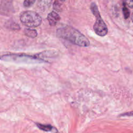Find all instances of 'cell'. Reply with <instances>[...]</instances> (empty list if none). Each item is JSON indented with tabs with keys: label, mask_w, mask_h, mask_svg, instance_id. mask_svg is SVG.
I'll list each match as a JSON object with an SVG mask.
<instances>
[{
	"label": "cell",
	"mask_w": 133,
	"mask_h": 133,
	"mask_svg": "<svg viewBox=\"0 0 133 133\" xmlns=\"http://www.w3.org/2000/svg\"><path fill=\"white\" fill-rule=\"evenodd\" d=\"M57 35L61 38L68 40L76 45L81 47H88L90 45L88 39L78 30L70 26L58 29Z\"/></svg>",
	"instance_id": "1"
},
{
	"label": "cell",
	"mask_w": 133,
	"mask_h": 133,
	"mask_svg": "<svg viewBox=\"0 0 133 133\" xmlns=\"http://www.w3.org/2000/svg\"><path fill=\"white\" fill-rule=\"evenodd\" d=\"M90 9L92 14L96 17V20L94 25V30L96 35L100 36H106L108 33V28L107 25L103 20L101 15H100L99 11L98 10L97 6L95 3H92L90 5Z\"/></svg>",
	"instance_id": "2"
},
{
	"label": "cell",
	"mask_w": 133,
	"mask_h": 133,
	"mask_svg": "<svg viewBox=\"0 0 133 133\" xmlns=\"http://www.w3.org/2000/svg\"><path fill=\"white\" fill-rule=\"evenodd\" d=\"M21 22L28 27H38L42 23V18L36 12L27 10L21 14Z\"/></svg>",
	"instance_id": "3"
},
{
	"label": "cell",
	"mask_w": 133,
	"mask_h": 133,
	"mask_svg": "<svg viewBox=\"0 0 133 133\" xmlns=\"http://www.w3.org/2000/svg\"><path fill=\"white\" fill-rule=\"evenodd\" d=\"M1 60L6 61H14L17 62H24L27 64L41 63L45 62V61L41 59L38 57L27 55L24 54H10L9 55H3L1 57Z\"/></svg>",
	"instance_id": "4"
},
{
	"label": "cell",
	"mask_w": 133,
	"mask_h": 133,
	"mask_svg": "<svg viewBox=\"0 0 133 133\" xmlns=\"http://www.w3.org/2000/svg\"><path fill=\"white\" fill-rule=\"evenodd\" d=\"M48 20L51 26H55L61 19V17L55 12H51L48 15Z\"/></svg>",
	"instance_id": "5"
},
{
	"label": "cell",
	"mask_w": 133,
	"mask_h": 133,
	"mask_svg": "<svg viewBox=\"0 0 133 133\" xmlns=\"http://www.w3.org/2000/svg\"><path fill=\"white\" fill-rule=\"evenodd\" d=\"M25 35L28 37L31 38H34L37 36L38 32L35 29H26L24 31Z\"/></svg>",
	"instance_id": "6"
},
{
	"label": "cell",
	"mask_w": 133,
	"mask_h": 133,
	"mask_svg": "<svg viewBox=\"0 0 133 133\" xmlns=\"http://www.w3.org/2000/svg\"><path fill=\"white\" fill-rule=\"evenodd\" d=\"M36 125L40 129L44 131H51L53 129V127L50 125H42L40 123H36Z\"/></svg>",
	"instance_id": "7"
},
{
	"label": "cell",
	"mask_w": 133,
	"mask_h": 133,
	"mask_svg": "<svg viewBox=\"0 0 133 133\" xmlns=\"http://www.w3.org/2000/svg\"><path fill=\"white\" fill-rule=\"evenodd\" d=\"M123 16H124L125 19H128L129 17L130 16V12L129 10V9H127V7L126 6L125 4H123Z\"/></svg>",
	"instance_id": "8"
},
{
	"label": "cell",
	"mask_w": 133,
	"mask_h": 133,
	"mask_svg": "<svg viewBox=\"0 0 133 133\" xmlns=\"http://www.w3.org/2000/svg\"><path fill=\"white\" fill-rule=\"evenodd\" d=\"M35 1L36 0H25L23 2V6L25 7H30L35 3Z\"/></svg>",
	"instance_id": "9"
},
{
	"label": "cell",
	"mask_w": 133,
	"mask_h": 133,
	"mask_svg": "<svg viewBox=\"0 0 133 133\" xmlns=\"http://www.w3.org/2000/svg\"><path fill=\"white\" fill-rule=\"evenodd\" d=\"M53 9L57 11H61V4L60 3L59 1H55L53 4Z\"/></svg>",
	"instance_id": "10"
},
{
	"label": "cell",
	"mask_w": 133,
	"mask_h": 133,
	"mask_svg": "<svg viewBox=\"0 0 133 133\" xmlns=\"http://www.w3.org/2000/svg\"><path fill=\"white\" fill-rule=\"evenodd\" d=\"M125 3L129 7L133 9V0H125Z\"/></svg>",
	"instance_id": "11"
},
{
	"label": "cell",
	"mask_w": 133,
	"mask_h": 133,
	"mask_svg": "<svg viewBox=\"0 0 133 133\" xmlns=\"http://www.w3.org/2000/svg\"><path fill=\"white\" fill-rule=\"evenodd\" d=\"M132 22H133V13H132Z\"/></svg>",
	"instance_id": "12"
},
{
	"label": "cell",
	"mask_w": 133,
	"mask_h": 133,
	"mask_svg": "<svg viewBox=\"0 0 133 133\" xmlns=\"http://www.w3.org/2000/svg\"><path fill=\"white\" fill-rule=\"evenodd\" d=\"M61 1H65V0H61Z\"/></svg>",
	"instance_id": "13"
}]
</instances>
